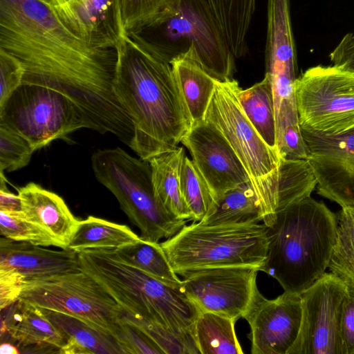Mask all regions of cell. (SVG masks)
Listing matches in <instances>:
<instances>
[{
  "label": "cell",
  "instance_id": "cell-42",
  "mask_svg": "<svg viewBox=\"0 0 354 354\" xmlns=\"http://www.w3.org/2000/svg\"><path fill=\"white\" fill-rule=\"evenodd\" d=\"M19 348L12 344L11 343H1L0 346L1 354H19Z\"/></svg>",
  "mask_w": 354,
  "mask_h": 354
},
{
  "label": "cell",
  "instance_id": "cell-27",
  "mask_svg": "<svg viewBox=\"0 0 354 354\" xmlns=\"http://www.w3.org/2000/svg\"><path fill=\"white\" fill-rule=\"evenodd\" d=\"M238 98L259 135L270 147L278 151L273 93L268 77L265 75L261 82L247 89L239 87Z\"/></svg>",
  "mask_w": 354,
  "mask_h": 354
},
{
  "label": "cell",
  "instance_id": "cell-30",
  "mask_svg": "<svg viewBox=\"0 0 354 354\" xmlns=\"http://www.w3.org/2000/svg\"><path fill=\"white\" fill-rule=\"evenodd\" d=\"M337 215V238L328 269L354 287V206L342 207Z\"/></svg>",
  "mask_w": 354,
  "mask_h": 354
},
{
  "label": "cell",
  "instance_id": "cell-2",
  "mask_svg": "<svg viewBox=\"0 0 354 354\" xmlns=\"http://www.w3.org/2000/svg\"><path fill=\"white\" fill-rule=\"evenodd\" d=\"M114 93L133 126L130 147L144 160L178 147L192 127L170 64L124 34L115 47Z\"/></svg>",
  "mask_w": 354,
  "mask_h": 354
},
{
  "label": "cell",
  "instance_id": "cell-8",
  "mask_svg": "<svg viewBox=\"0 0 354 354\" xmlns=\"http://www.w3.org/2000/svg\"><path fill=\"white\" fill-rule=\"evenodd\" d=\"M239 87L234 79L216 80L205 120L221 132L244 167L260 201L264 220L277 209L281 158L245 115L238 98Z\"/></svg>",
  "mask_w": 354,
  "mask_h": 354
},
{
  "label": "cell",
  "instance_id": "cell-19",
  "mask_svg": "<svg viewBox=\"0 0 354 354\" xmlns=\"http://www.w3.org/2000/svg\"><path fill=\"white\" fill-rule=\"evenodd\" d=\"M22 203L21 216L47 231L66 249L78 220L59 196L29 183L18 189Z\"/></svg>",
  "mask_w": 354,
  "mask_h": 354
},
{
  "label": "cell",
  "instance_id": "cell-16",
  "mask_svg": "<svg viewBox=\"0 0 354 354\" xmlns=\"http://www.w3.org/2000/svg\"><path fill=\"white\" fill-rule=\"evenodd\" d=\"M180 142L189 151L214 200L229 189L250 182L235 152L212 124L203 120L192 125Z\"/></svg>",
  "mask_w": 354,
  "mask_h": 354
},
{
  "label": "cell",
  "instance_id": "cell-6",
  "mask_svg": "<svg viewBox=\"0 0 354 354\" xmlns=\"http://www.w3.org/2000/svg\"><path fill=\"white\" fill-rule=\"evenodd\" d=\"M91 165L97 181L115 196L142 239L158 243L186 225V220L172 214L156 196L148 161L117 147L95 153Z\"/></svg>",
  "mask_w": 354,
  "mask_h": 354
},
{
  "label": "cell",
  "instance_id": "cell-36",
  "mask_svg": "<svg viewBox=\"0 0 354 354\" xmlns=\"http://www.w3.org/2000/svg\"><path fill=\"white\" fill-rule=\"evenodd\" d=\"M24 75L22 64L0 48V106L22 84Z\"/></svg>",
  "mask_w": 354,
  "mask_h": 354
},
{
  "label": "cell",
  "instance_id": "cell-7",
  "mask_svg": "<svg viewBox=\"0 0 354 354\" xmlns=\"http://www.w3.org/2000/svg\"><path fill=\"white\" fill-rule=\"evenodd\" d=\"M174 272L180 276L201 269L250 266L259 270L267 254L266 227L242 225H184L160 243Z\"/></svg>",
  "mask_w": 354,
  "mask_h": 354
},
{
  "label": "cell",
  "instance_id": "cell-41",
  "mask_svg": "<svg viewBox=\"0 0 354 354\" xmlns=\"http://www.w3.org/2000/svg\"><path fill=\"white\" fill-rule=\"evenodd\" d=\"M55 9L62 19L72 29L74 19V7L77 0H47ZM73 30V29H72Z\"/></svg>",
  "mask_w": 354,
  "mask_h": 354
},
{
  "label": "cell",
  "instance_id": "cell-26",
  "mask_svg": "<svg viewBox=\"0 0 354 354\" xmlns=\"http://www.w3.org/2000/svg\"><path fill=\"white\" fill-rule=\"evenodd\" d=\"M140 239L125 225L89 216L78 221L67 248L77 252L90 249L116 250Z\"/></svg>",
  "mask_w": 354,
  "mask_h": 354
},
{
  "label": "cell",
  "instance_id": "cell-20",
  "mask_svg": "<svg viewBox=\"0 0 354 354\" xmlns=\"http://www.w3.org/2000/svg\"><path fill=\"white\" fill-rule=\"evenodd\" d=\"M73 30L93 44L115 48L125 34L120 0H78Z\"/></svg>",
  "mask_w": 354,
  "mask_h": 354
},
{
  "label": "cell",
  "instance_id": "cell-21",
  "mask_svg": "<svg viewBox=\"0 0 354 354\" xmlns=\"http://www.w3.org/2000/svg\"><path fill=\"white\" fill-rule=\"evenodd\" d=\"M195 47L171 62L172 71L189 113L192 126L205 120L217 80L198 61Z\"/></svg>",
  "mask_w": 354,
  "mask_h": 354
},
{
  "label": "cell",
  "instance_id": "cell-23",
  "mask_svg": "<svg viewBox=\"0 0 354 354\" xmlns=\"http://www.w3.org/2000/svg\"><path fill=\"white\" fill-rule=\"evenodd\" d=\"M260 201L250 182L227 190L215 198L205 217L204 225H242L263 220Z\"/></svg>",
  "mask_w": 354,
  "mask_h": 354
},
{
  "label": "cell",
  "instance_id": "cell-5",
  "mask_svg": "<svg viewBox=\"0 0 354 354\" xmlns=\"http://www.w3.org/2000/svg\"><path fill=\"white\" fill-rule=\"evenodd\" d=\"M126 34L169 64L194 46L198 62L211 76L221 82L234 79L235 57L205 0H171Z\"/></svg>",
  "mask_w": 354,
  "mask_h": 354
},
{
  "label": "cell",
  "instance_id": "cell-1",
  "mask_svg": "<svg viewBox=\"0 0 354 354\" xmlns=\"http://www.w3.org/2000/svg\"><path fill=\"white\" fill-rule=\"evenodd\" d=\"M0 48L22 64V84L62 93L82 110L92 130L131 142L133 123L113 88L115 48L77 34L47 0H0Z\"/></svg>",
  "mask_w": 354,
  "mask_h": 354
},
{
  "label": "cell",
  "instance_id": "cell-18",
  "mask_svg": "<svg viewBox=\"0 0 354 354\" xmlns=\"http://www.w3.org/2000/svg\"><path fill=\"white\" fill-rule=\"evenodd\" d=\"M9 309L8 316L1 315V337L8 334L19 349L58 353L65 345L63 335L40 308L18 299Z\"/></svg>",
  "mask_w": 354,
  "mask_h": 354
},
{
  "label": "cell",
  "instance_id": "cell-17",
  "mask_svg": "<svg viewBox=\"0 0 354 354\" xmlns=\"http://www.w3.org/2000/svg\"><path fill=\"white\" fill-rule=\"evenodd\" d=\"M29 243L0 239V269H10L26 279L50 277L80 270L77 252L54 250Z\"/></svg>",
  "mask_w": 354,
  "mask_h": 354
},
{
  "label": "cell",
  "instance_id": "cell-13",
  "mask_svg": "<svg viewBox=\"0 0 354 354\" xmlns=\"http://www.w3.org/2000/svg\"><path fill=\"white\" fill-rule=\"evenodd\" d=\"M258 268L228 266L187 272L180 290L201 312L238 320L243 317L257 291Z\"/></svg>",
  "mask_w": 354,
  "mask_h": 354
},
{
  "label": "cell",
  "instance_id": "cell-9",
  "mask_svg": "<svg viewBox=\"0 0 354 354\" xmlns=\"http://www.w3.org/2000/svg\"><path fill=\"white\" fill-rule=\"evenodd\" d=\"M0 124L17 132L35 151L92 126L67 96L52 88L22 84L0 106Z\"/></svg>",
  "mask_w": 354,
  "mask_h": 354
},
{
  "label": "cell",
  "instance_id": "cell-4",
  "mask_svg": "<svg viewBox=\"0 0 354 354\" xmlns=\"http://www.w3.org/2000/svg\"><path fill=\"white\" fill-rule=\"evenodd\" d=\"M80 269L95 278L130 315L157 323L194 339L201 313L180 288L171 286L122 261L113 250L78 252Z\"/></svg>",
  "mask_w": 354,
  "mask_h": 354
},
{
  "label": "cell",
  "instance_id": "cell-38",
  "mask_svg": "<svg viewBox=\"0 0 354 354\" xmlns=\"http://www.w3.org/2000/svg\"><path fill=\"white\" fill-rule=\"evenodd\" d=\"M26 279L10 269H0V308H8L19 297Z\"/></svg>",
  "mask_w": 354,
  "mask_h": 354
},
{
  "label": "cell",
  "instance_id": "cell-33",
  "mask_svg": "<svg viewBox=\"0 0 354 354\" xmlns=\"http://www.w3.org/2000/svg\"><path fill=\"white\" fill-rule=\"evenodd\" d=\"M35 149L23 136L0 124V171H13L26 167Z\"/></svg>",
  "mask_w": 354,
  "mask_h": 354
},
{
  "label": "cell",
  "instance_id": "cell-37",
  "mask_svg": "<svg viewBox=\"0 0 354 354\" xmlns=\"http://www.w3.org/2000/svg\"><path fill=\"white\" fill-rule=\"evenodd\" d=\"M339 339L341 354H354V287L348 285L341 310Z\"/></svg>",
  "mask_w": 354,
  "mask_h": 354
},
{
  "label": "cell",
  "instance_id": "cell-39",
  "mask_svg": "<svg viewBox=\"0 0 354 354\" xmlns=\"http://www.w3.org/2000/svg\"><path fill=\"white\" fill-rule=\"evenodd\" d=\"M332 64L354 71V33L345 35L329 55Z\"/></svg>",
  "mask_w": 354,
  "mask_h": 354
},
{
  "label": "cell",
  "instance_id": "cell-24",
  "mask_svg": "<svg viewBox=\"0 0 354 354\" xmlns=\"http://www.w3.org/2000/svg\"><path fill=\"white\" fill-rule=\"evenodd\" d=\"M185 155L183 147H176L153 156L149 162L156 196L164 206L177 218L192 220L180 190V168Z\"/></svg>",
  "mask_w": 354,
  "mask_h": 354
},
{
  "label": "cell",
  "instance_id": "cell-35",
  "mask_svg": "<svg viewBox=\"0 0 354 354\" xmlns=\"http://www.w3.org/2000/svg\"><path fill=\"white\" fill-rule=\"evenodd\" d=\"M171 0H120L125 34L150 20Z\"/></svg>",
  "mask_w": 354,
  "mask_h": 354
},
{
  "label": "cell",
  "instance_id": "cell-11",
  "mask_svg": "<svg viewBox=\"0 0 354 354\" xmlns=\"http://www.w3.org/2000/svg\"><path fill=\"white\" fill-rule=\"evenodd\" d=\"M301 129L339 133L354 129V71L318 65L295 82Z\"/></svg>",
  "mask_w": 354,
  "mask_h": 354
},
{
  "label": "cell",
  "instance_id": "cell-15",
  "mask_svg": "<svg viewBox=\"0 0 354 354\" xmlns=\"http://www.w3.org/2000/svg\"><path fill=\"white\" fill-rule=\"evenodd\" d=\"M301 295L283 292L268 299L258 290L243 317L252 354H288L295 344L301 322Z\"/></svg>",
  "mask_w": 354,
  "mask_h": 354
},
{
  "label": "cell",
  "instance_id": "cell-32",
  "mask_svg": "<svg viewBox=\"0 0 354 354\" xmlns=\"http://www.w3.org/2000/svg\"><path fill=\"white\" fill-rule=\"evenodd\" d=\"M21 214L0 211V234L3 237L43 247L61 248L60 244L47 231Z\"/></svg>",
  "mask_w": 354,
  "mask_h": 354
},
{
  "label": "cell",
  "instance_id": "cell-31",
  "mask_svg": "<svg viewBox=\"0 0 354 354\" xmlns=\"http://www.w3.org/2000/svg\"><path fill=\"white\" fill-rule=\"evenodd\" d=\"M180 190L192 214V221H201L207 213L214 197L205 180L186 154L180 168Z\"/></svg>",
  "mask_w": 354,
  "mask_h": 354
},
{
  "label": "cell",
  "instance_id": "cell-22",
  "mask_svg": "<svg viewBox=\"0 0 354 354\" xmlns=\"http://www.w3.org/2000/svg\"><path fill=\"white\" fill-rule=\"evenodd\" d=\"M41 309L65 338L66 344L58 353L125 354L113 335L73 316Z\"/></svg>",
  "mask_w": 354,
  "mask_h": 354
},
{
  "label": "cell",
  "instance_id": "cell-10",
  "mask_svg": "<svg viewBox=\"0 0 354 354\" xmlns=\"http://www.w3.org/2000/svg\"><path fill=\"white\" fill-rule=\"evenodd\" d=\"M19 299L79 318L115 338L124 313L109 292L81 269L50 277L26 279Z\"/></svg>",
  "mask_w": 354,
  "mask_h": 354
},
{
  "label": "cell",
  "instance_id": "cell-34",
  "mask_svg": "<svg viewBox=\"0 0 354 354\" xmlns=\"http://www.w3.org/2000/svg\"><path fill=\"white\" fill-rule=\"evenodd\" d=\"M116 338L125 354H165L145 333L123 315L118 324Z\"/></svg>",
  "mask_w": 354,
  "mask_h": 354
},
{
  "label": "cell",
  "instance_id": "cell-3",
  "mask_svg": "<svg viewBox=\"0 0 354 354\" xmlns=\"http://www.w3.org/2000/svg\"><path fill=\"white\" fill-rule=\"evenodd\" d=\"M267 254L259 271L283 291L301 295L328 268L337 238V215L310 196L264 219Z\"/></svg>",
  "mask_w": 354,
  "mask_h": 354
},
{
  "label": "cell",
  "instance_id": "cell-14",
  "mask_svg": "<svg viewBox=\"0 0 354 354\" xmlns=\"http://www.w3.org/2000/svg\"><path fill=\"white\" fill-rule=\"evenodd\" d=\"M301 130L317 194L342 207L354 206V129L339 133Z\"/></svg>",
  "mask_w": 354,
  "mask_h": 354
},
{
  "label": "cell",
  "instance_id": "cell-29",
  "mask_svg": "<svg viewBox=\"0 0 354 354\" xmlns=\"http://www.w3.org/2000/svg\"><path fill=\"white\" fill-rule=\"evenodd\" d=\"M113 251L124 263L171 286L180 288L182 280L171 268L160 243L141 239Z\"/></svg>",
  "mask_w": 354,
  "mask_h": 354
},
{
  "label": "cell",
  "instance_id": "cell-12",
  "mask_svg": "<svg viewBox=\"0 0 354 354\" xmlns=\"http://www.w3.org/2000/svg\"><path fill=\"white\" fill-rule=\"evenodd\" d=\"M346 287L326 272L301 294L300 330L288 354H341L339 322Z\"/></svg>",
  "mask_w": 354,
  "mask_h": 354
},
{
  "label": "cell",
  "instance_id": "cell-40",
  "mask_svg": "<svg viewBox=\"0 0 354 354\" xmlns=\"http://www.w3.org/2000/svg\"><path fill=\"white\" fill-rule=\"evenodd\" d=\"M0 211L14 214H23L22 203L19 195L0 189Z\"/></svg>",
  "mask_w": 354,
  "mask_h": 354
},
{
  "label": "cell",
  "instance_id": "cell-25",
  "mask_svg": "<svg viewBox=\"0 0 354 354\" xmlns=\"http://www.w3.org/2000/svg\"><path fill=\"white\" fill-rule=\"evenodd\" d=\"M205 1L235 58L245 55L256 0Z\"/></svg>",
  "mask_w": 354,
  "mask_h": 354
},
{
  "label": "cell",
  "instance_id": "cell-28",
  "mask_svg": "<svg viewBox=\"0 0 354 354\" xmlns=\"http://www.w3.org/2000/svg\"><path fill=\"white\" fill-rule=\"evenodd\" d=\"M237 320L210 312H201L194 326L200 354H243L235 332Z\"/></svg>",
  "mask_w": 354,
  "mask_h": 354
}]
</instances>
